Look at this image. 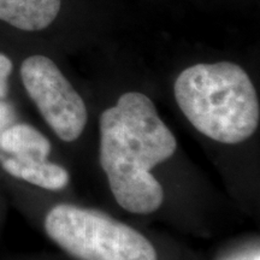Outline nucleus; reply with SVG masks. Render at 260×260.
Masks as SVG:
<instances>
[{
  "label": "nucleus",
  "instance_id": "nucleus-3",
  "mask_svg": "<svg viewBox=\"0 0 260 260\" xmlns=\"http://www.w3.org/2000/svg\"><path fill=\"white\" fill-rule=\"evenodd\" d=\"M48 237L79 260H158L146 237L96 210L60 204L45 218Z\"/></svg>",
  "mask_w": 260,
  "mask_h": 260
},
{
  "label": "nucleus",
  "instance_id": "nucleus-2",
  "mask_svg": "<svg viewBox=\"0 0 260 260\" xmlns=\"http://www.w3.org/2000/svg\"><path fill=\"white\" fill-rule=\"evenodd\" d=\"M175 98L198 132L222 144L235 145L254 134L260 107L251 79L232 61L197 64L178 75Z\"/></svg>",
  "mask_w": 260,
  "mask_h": 260
},
{
  "label": "nucleus",
  "instance_id": "nucleus-5",
  "mask_svg": "<svg viewBox=\"0 0 260 260\" xmlns=\"http://www.w3.org/2000/svg\"><path fill=\"white\" fill-rule=\"evenodd\" d=\"M61 0H0V21L24 31L47 28L60 11Z\"/></svg>",
  "mask_w": 260,
  "mask_h": 260
},
{
  "label": "nucleus",
  "instance_id": "nucleus-1",
  "mask_svg": "<svg viewBox=\"0 0 260 260\" xmlns=\"http://www.w3.org/2000/svg\"><path fill=\"white\" fill-rule=\"evenodd\" d=\"M177 141L145 94L128 92L100 116V164L118 205L147 214L164 191L151 170L175 153Z\"/></svg>",
  "mask_w": 260,
  "mask_h": 260
},
{
  "label": "nucleus",
  "instance_id": "nucleus-6",
  "mask_svg": "<svg viewBox=\"0 0 260 260\" xmlns=\"http://www.w3.org/2000/svg\"><path fill=\"white\" fill-rule=\"evenodd\" d=\"M0 164L12 177L47 190H60L69 182L68 171L47 159L40 160L0 155Z\"/></svg>",
  "mask_w": 260,
  "mask_h": 260
},
{
  "label": "nucleus",
  "instance_id": "nucleus-10",
  "mask_svg": "<svg viewBox=\"0 0 260 260\" xmlns=\"http://www.w3.org/2000/svg\"><path fill=\"white\" fill-rule=\"evenodd\" d=\"M256 260H258V259H256Z\"/></svg>",
  "mask_w": 260,
  "mask_h": 260
},
{
  "label": "nucleus",
  "instance_id": "nucleus-4",
  "mask_svg": "<svg viewBox=\"0 0 260 260\" xmlns=\"http://www.w3.org/2000/svg\"><path fill=\"white\" fill-rule=\"evenodd\" d=\"M25 92L42 118L60 140H77L86 126L88 113L82 96L46 56L25 58L19 69Z\"/></svg>",
  "mask_w": 260,
  "mask_h": 260
},
{
  "label": "nucleus",
  "instance_id": "nucleus-7",
  "mask_svg": "<svg viewBox=\"0 0 260 260\" xmlns=\"http://www.w3.org/2000/svg\"><path fill=\"white\" fill-rule=\"evenodd\" d=\"M51 142L32 125L25 123L9 125L0 134V149L6 155L23 159H47Z\"/></svg>",
  "mask_w": 260,
  "mask_h": 260
},
{
  "label": "nucleus",
  "instance_id": "nucleus-8",
  "mask_svg": "<svg viewBox=\"0 0 260 260\" xmlns=\"http://www.w3.org/2000/svg\"><path fill=\"white\" fill-rule=\"evenodd\" d=\"M14 65L6 54L0 52V99H5L9 92V76L12 73Z\"/></svg>",
  "mask_w": 260,
  "mask_h": 260
},
{
  "label": "nucleus",
  "instance_id": "nucleus-9",
  "mask_svg": "<svg viewBox=\"0 0 260 260\" xmlns=\"http://www.w3.org/2000/svg\"><path fill=\"white\" fill-rule=\"evenodd\" d=\"M14 117V107L10 105L9 103L0 99V134H2L3 130L10 125Z\"/></svg>",
  "mask_w": 260,
  "mask_h": 260
}]
</instances>
